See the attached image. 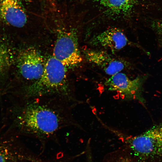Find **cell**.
Listing matches in <instances>:
<instances>
[{"label":"cell","mask_w":162,"mask_h":162,"mask_svg":"<svg viewBox=\"0 0 162 162\" xmlns=\"http://www.w3.org/2000/svg\"><path fill=\"white\" fill-rule=\"evenodd\" d=\"M128 143L134 154L140 159L162 154V125L152 127Z\"/></svg>","instance_id":"4"},{"label":"cell","mask_w":162,"mask_h":162,"mask_svg":"<svg viewBox=\"0 0 162 162\" xmlns=\"http://www.w3.org/2000/svg\"><path fill=\"white\" fill-rule=\"evenodd\" d=\"M135 0H100L101 4L116 14L128 12L132 8Z\"/></svg>","instance_id":"10"},{"label":"cell","mask_w":162,"mask_h":162,"mask_svg":"<svg viewBox=\"0 0 162 162\" xmlns=\"http://www.w3.org/2000/svg\"><path fill=\"white\" fill-rule=\"evenodd\" d=\"M129 41L124 33L117 28L107 29L91 38L89 44L110 50L118 51L129 44Z\"/></svg>","instance_id":"7"},{"label":"cell","mask_w":162,"mask_h":162,"mask_svg":"<svg viewBox=\"0 0 162 162\" xmlns=\"http://www.w3.org/2000/svg\"><path fill=\"white\" fill-rule=\"evenodd\" d=\"M0 21L17 28L25 25L27 16L20 0H0Z\"/></svg>","instance_id":"9"},{"label":"cell","mask_w":162,"mask_h":162,"mask_svg":"<svg viewBox=\"0 0 162 162\" xmlns=\"http://www.w3.org/2000/svg\"><path fill=\"white\" fill-rule=\"evenodd\" d=\"M51 18L56 34L53 55L67 68L77 67L82 58L79 47L78 38L76 29L69 28L64 18L59 13L51 14Z\"/></svg>","instance_id":"3"},{"label":"cell","mask_w":162,"mask_h":162,"mask_svg":"<svg viewBox=\"0 0 162 162\" xmlns=\"http://www.w3.org/2000/svg\"><path fill=\"white\" fill-rule=\"evenodd\" d=\"M154 27L158 36V41L162 45V20L157 22Z\"/></svg>","instance_id":"13"},{"label":"cell","mask_w":162,"mask_h":162,"mask_svg":"<svg viewBox=\"0 0 162 162\" xmlns=\"http://www.w3.org/2000/svg\"><path fill=\"white\" fill-rule=\"evenodd\" d=\"M17 62L19 70L22 76L27 80L34 82L41 76L46 62L36 49L29 47L20 51L17 57Z\"/></svg>","instance_id":"5"},{"label":"cell","mask_w":162,"mask_h":162,"mask_svg":"<svg viewBox=\"0 0 162 162\" xmlns=\"http://www.w3.org/2000/svg\"><path fill=\"white\" fill-rule=\"evenodd\" d=\"M130 154L124 149L118 150L107 154L102 162H133L130 157Z\"/></svg>","instance_id":"12"},{"label":"cell","mask_w":162,"mask_h":162,"mask_svg":"<svg viewBox=\"0 0 162 162\" xmlns=\"http://www.w3.org/2000/svg\"><path fill=\"white\" fill-rule=\"evenodd\" d=\"M0 162H7L6 160L2 153L0 151Z\"/></svg>","instance_id":"14"},{"label":"cell","mask_w":162,"mask_h":162,"mask_svg":"<svg viewBox=\"0 0 162 162\" xmlns=\"http://www.w3.org/2000/svg\"><path fill=\"white\" fill-rule=\"evenodd\" d=\"M71 100L56 96H42L24 99L19 118L22 133L44 142L52 139L71 124Z\"/></svg>","instance_id":"1"},{"label":"cell","mask_w":162,"mask_h":162,"mask_svg":"<svg viewBox=\"0 0 162 162\" xmlns=\"http://www.w3.org/2000/svg\"><path fill=\"white\" fill-rule=\"evenodd\" d=\"M84 54L86 60L111 76L129 67V63L101 50H85Z\"/></svg>","instance_id":"6"},{"label":"cell","mask_w":162,"mask_h":162,"mask_svg":"<svg viewBox=\"0 0 162 162\" xmlns=\"http://www.w3.org/2000/svg\"><path fill=\"white\" fill-rule=\"evenodd\" d=\"M13 59L11 49L5 45L0 44V76L10 67Z\"/></svg>","instance_id":"11"},{"label":"cell","mask_w":162,"mask_h":162,"mask_svg":"<svg viewBox=\"0 0 162 162\" xmlns=\"http://www.w3.org/2000/svg\"><path fill=\"white\" fill-rule=\"evenodd\" d=\"M146 77L138 76L132 80L121 72L111 76L105 84L109 90L116 91L123 96L129 97L139 92Z\"/></svg>","instance_id":"8"},{"label":"cell","mask_w":162,"mask_h":162,"mask_svg":"<svg viewBox=\"0 0 162 162\" xmlns=\"http://www.w3.org/2000/svg\"><path fill=\"white\" fill-rule=\"evenodd\" d=\"M67 68L53 56L46 62L40 78L25 88L24 99L42 96H56L73 100L66 75Z\"/></svg>","instance_id":"2"}]
</instances>
